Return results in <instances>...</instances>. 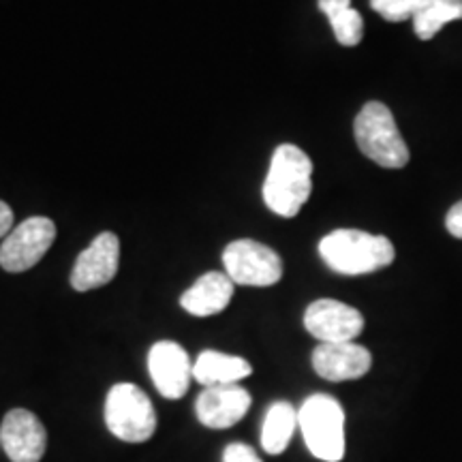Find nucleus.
<instances>
[{
    "instance_id": "1",
    "label": "nucleus",
    "mask_w": 462,
    "mask_h": 462,
    "mask_svg": "<svg viewBox=\"0 0 462 462\" xmlns=\"http://www.w3.org/2000/svg\"><path fill=\"white\" fill-rule=\"evenodd\" d=\"M313 190V161L302 148L281 143L263 182V201L274 215L293 218Z\"/></svg>"
},
{
    "instance_id": "2",
    "label": "nucleus",
    "mask_w": 462,
    "mask_h": 462,
    "mask_svg": "<svg viewBox=\"0 0 462 462\" xmlns=\"http://www.w3.org/2000/svg\"><path fill=\"white\" fill-rule=\"evenodd\" d=\"M319 255L334 273L360 276L388 268L394 262V245L385 236L360 229H337L319 242Z\"/></svg>"
},
{
    "instance_id": "3",
    "label": "nucleus",
    "mask_w": 462,
    "mask_h": 462,
    "mask_svg": "<svg viewBox=\"0 0 462 462\" xmlns=\"http://www.w3.org/2000/svg\"><path fill=\"white\" fill-rule=\"evenodd\" d=\"M354 133L364 157L385 170H401L411 159L407 143L396 126L394 114L383 103L368 101L356 116Z\"/></svg>"
},
{
    "instance_id": "4",
    "label": "nucleus",
    "mask_w": 462,
    "mask_h": 462,
    "mask_svg": "<svg viewBox=\"0 0 462 462\" xmlns=\"http://www.w3.org/2000/svg\"><path fill=\"white\" fill-rule=\"evenodd\" d=\"M298 426L302 430L309 452L317 460L340 462L345 456V411L337 398L313 394L298 411Z\"/></svg>"
},
{
    "instance_id": "5",
    "label": "nucleus",
    "mask_w": 462,
    "mask_h": 462,
    "mask_svg": "<svg viewBox=\"0 0 462 462\" xmlns=\"http://www.w3.org/2000/svg\"><path fill=\"white\" fill-rule=\"evenodd\" d=\"M106 426L125 443H143L157 430V413L135 383H116L106 398Z\"/></svg>"
},
{
    "instance_id": "6",
    "label": "nucleus",
    "mask_w": 462,
    "mask_h": 462,
    "mask_svg": "<svg viewBox=\"0 0 462 462\" xmlns=\"http://www.w3.org/2000/svg\"><path fill=\"white\" fill-rule=\"evenodd\" d=\"M223 265L234 285L270 287L282 279L281 257L257 240L229 242L223 251Z\"/></svg>"
},
{
    "instance_id": "7",
    "label": "nucleus",
    "mask_w": 462,
    "mask_h": 462,
    "mask_svg": "<svg viewBox=\"0 0 462 462\" xmlns=\"http://www.w3.org/2000/svg\"><path fill=\"white\" fill-rule=\"evenodd\" d=\"M56 240V223L48 217H31L11 229L0 245V268L7 273H26L37 265Z\"/></svg>"
},
{
    "instance_id": "8",
    "label": "nucleus",
    "mask_w": 462,
    "mask_h": 462,
    "mask_svg": "<svg viewBox=\"0 0 462 462\" xmlns=\"http://www.w3.org/2000/svg\"><path fill=\"white\" fill-rule=\"evenodd\" d=\"M304 328L319 343H351L364 330V317L354 306L323 298L306 309Z\"/></svg>"
},
{
    "instance_id": "9",
    "label": "nucleus",
    "mask_w": 462,
    "mask_h": 462,
    "mask_svg": "<svg viewBox=\"0 0 462 462\" xmlns=\"http://www.w3.org/2000/svg\"><path fill=\"white\" fill-rule=\"evenodd\" d=\"M120 262V240L112 231H103L79 253L71 270L75 291H92L114 281Z\"/></svg>"
},
{
    "instance_id": "10",
    "label": "nucleus",
    "mask_w": 462,
    "mask_h": 462,
    "mask_svg": "<svg viewBox=\"0 0 462 462\" xmlns=\"http://www.w3.org/2000/svg\"><path fill=\"white\" fill-rule=\"evenodd\" d=\"M0 448L11 462H39L48 448V432L32 411L11 409L0 424Z\"/></svg>"
},
{
    "instance_id": "11",
    "label": "nucleus",
    "mask_w": 462,
    "mask_h": 462,
    "mask_svg": "<svg viewBox=\"0 0 462 462\" xmlns=\"http://www.w3.org/2000/svg\"><path fill=\"white\" fill-rule=\"evenodd\" d=\"M148 371L161 396L178 401L189 392L193 379V362L187 351L173 340H159L148 354Z\"/></svg>"
},
{
    "instance_id": "12",
    "label": "nucleus",
    "mask_w": 462,
    "mask_h": 462,
    "mask_svg": "<svg viewBox=\"0 0 462 462\" xmlns=\"http://www.w3.org/2000/svg\"><path fill=\"white\" fill-rule=\"evenodd\" d=\"M251 394L238 383L204 388L195 401V413L206 429H231L251 409Z\"/></svg>"
},
{
    "instance_id": "13",
    "label": "nucleus",
    "mask_w": 462,
    "mask_h": 462,
    "mask_svg": "<svg viewBox=\"0 0 462 462\" xmlns=\"http://www.w3.org/2000/svg\"><path fill=\"white\" fill-rule=\"evenodd\" d=\"M373 356L366 346L351 343H319L313 351V368L326 381H354L371 371Z\"/></svg>"
},
{
    "instance_id": "14",
    "label": "nucleus",
    "mask_w": 462,
    "mask_h": 462,
    "mask_svg": "<svg viewBox=\"0 0 462 462\" xmlns=\"http://www.w3.org/2000/svg\"><path fill=\"white\" fill-rule=\"evenodd\" d=\"M234 298V281L225 273H206L182 293L180 306L193 317L223 313Z\"/></svg>"
},
{
    "instance_id": "15",
    "label": "nucleus",
    "mask_w": 462,
    "mask_h": 462,
    "mask_svg": "<svg viewBox=\"0 0 462 462\" xmlns=\"http://www.w3.org/2000/svg\"><path fill=\"white\" fill-rule=\"evenodd\" d=\"M253 373V366L245 357L227 356L221 351L208 349L199 354L193 362V379L204 388H215V385H234L246 379Z\"/></svg>"
},
{
    "instance_id": "16",
    "label": "nucleus",
    "mask_w": 462,
    "mask_h": 462,
    "mask_svg": "<svg viewBox=\"0 0 462 462\" xmlns=\"http://www.w3.org/2000/svg\"><path fill=\"white\" fill-rule=\"evenodd\" d=\"M298 429V411L291 402L279 401L268 409L262 429V448L268 454L279 456L287 449Z\"/></svg>"
},
{
    "instance_id": "17",
    "label": "nucleus",
    "mask_w": 462,
    "mask_h": 462,
    "mask_svg": "<svg viewBox=\"0 0 462 462\" xmlns=\"http://www.w3.org/2000/svg\"><path fill=\"white\" fill-rule=\"evenodd\" d=\"M319 9L330 20L334 37L345 48H354L364 37V20L351 0H319Z\"/></svg>"
},
{
    "instance_id": "18",
    "label": "nucleus",
    "mask_w": 462,
    "mask_h": 462,
    "mask_svg": "<svg viewBox=\"0 0 462 462\" xmlns=\"http://www.w3.org/2000/svg\"><path fill=\"white\" fill-rule=\"evenodd\" d=\"M462 20V0H424L413 15V31L421 42H430L443 26Z\"/></svg>"
},
{
    "instance_id": "19",
    "label": "nucleus",
    "mask_w": 462,
    "mask_h": 462,
    "mask_svg": "<svg viewBox=\"0 0 462 462\" xmlns=\"http://www.w3.org/2000/svg\"><path fill=\"white\" fill-rule=\"evenodd\" d=\"M424 0H371V7L388 22L413 20Z\"/></svg>"
},
{
    "instance_id": "20",
    "label": "nucleus",
    "mask_w": 462,
    "mask_h": 462,
    "mask_svg": "<svg viewBox=\"0 0 462 462\" xmlns=\"http://www.w3.org/2000/svg\"><path fill=\"white\" fill-rule=\"evenodd\" d=\"M223 462H263V460L259 458L255 449L246 446V443H231V446L225 448Z\"/></svg>"
},
{
    "instance_id": "21",
    "label": "nucleus",
    "mask_w": 462,
    "mask_h": 462,
    "mask_svg": "<svg viewBox=\"0 0 462 462\" xmlns=\"http://www.w3.org/2000/svg\"><path fill=\"white\" fill-rule=\"evenodd\" d=\"M446 227L449 234L454 236V238H460L462 240V199L458 204H454L449 208L448 217H446Z\"/></svg>"
},
{
    "instance_id": "22",
    "label": "nucleus",
    "mask_w": 462,
    "mask_h": 462,
    "mask_svg": "<svg viewBox=\"0 0 462 462\" xmlns=\"http://www.w3.org/2000/svg\"><path fill=\"white\" fill-rule=\"evenodd\" d=\"M14 227V210L0 199V238H7Z\"/></svg>"
}]
</instances>
